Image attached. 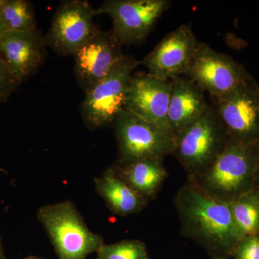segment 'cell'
<instances>
[{
	"label": "cell",
	"mask_w": 259,
	"mask_h": 259,
	"mask_svg": "<svg viewBox=\"0 0 259 259\" xmlns=\"http://www.w3.org/2000/svg\"><path fill=\"white\" fill-rule=\"evenodd\" d=\"M232 257L233 259H259V233L242 238Z\"/></svg>",
	"instance_id": "44dd1931"
},
{
	"label": "cell",
	"mask_w": 259,
	"mask_h": 259,
	"mask_svg": "<svg viewBox=\"0 0 259 259\" xmlns=\"http://www.w3.org/2000/svg\"><path fill=\"white\" fill-rule=\"evenodd\" d=\"M235 226L241 238L259 233V192L248 191L230 202Z\"/></svg>",
	"instance_id": "ac0fdd59"
},
{
	"label": "cell",
	"mask_w": 259,
	"mask_h": 259,
	"mask_svg": "<svg viewBox=\"0 0 259 259\" xmlns=\"http://www.w3.org/2000/svg\"><path fill=\"white\" fill-rule=\"evenodd\" d=\"M94 182L97 193L117 215L125 217L141 212L149 202L117 176L112 167L101 177H95Z\"/></svg>",
	"instance_id": "2e32d148"
},
{
	"label": "cell",
	"mask_w": 259,
	"mask_h": 259,
	"mask_svg": "<svg viewBox=\"0 0 259 259\" xmlns=\"http://www.w3.org/2000/svg\"><path fill=\"white\" fill-rule=\"evenodd\" d=\"M185 76L204 93H208L211 100L223 98L257 85L239 63L202 42H199L194 60Z\"/></svg>",
	"instance_id": "8992f818"
},
{
	"label": "cell",
	"mask_w": 259,
	"mask_h": 259,
	"mask_svg": "<svg viewBox=\"0 0 259 259\" xmlns=\"http://www.w3.org/2000/svg\"><path fill=\"white\" fill-rule=\"evenodd\" d=\"M139 65L134 56H124L103 79L85 93L80 107L85 125L97 129L115 122L125 107L133 72Z\"/></svg>",
	"instance_id": "5b68a950"
},
{
	"label": "cell",
	"mask_w": 259,
	"mask_h": 259,
	"mask_svg": "<svg viewBox=\"0 0 259 259\" xmlns=\"http://www.w3.org/2000/svg\"><path fill=\"white\" fill-rule=\"evenodd\" d=\"M259 145L230 139L202 176L195 182L206 192L223 202H233L254 189Z\"/></svg>",
	"instance_id": "7a4b0ae2"
},
{
	"label": "cell",
	"mask_w": 259,
	"mask_h": 259,
	"mask_svg": "<svg viewBox=\"0 0 259 259\" xmlns=\"http://www.w3.org/2000/svg\"><path fill=\"white\" fill-rule=\"evenodd\" d=\"M204 94L187 76L171 80L168 122L175 138L208 110L210 105Z\"/></svg>",
	"instance_id": "9a60e30c"
},
{
	"label": "cell",
	"mask_w": 259,
	"mask_h": 259,
	"mask_svg": "<svg viewBox=\"0 0 259 259\" xmlns=\"http://www.w3.org/2000/svg\"><path fill=\"white\" fill-rule=\"evenodd\" d=\"M114 125L118 146L116 163L127 164L146 158H164L174 152L173 134L125 109L117 116Z\"/></svg>",
	"instance_id": "52a82bcc"
},
{
	"label": "cell",
	"mask_w": 259,
	"mask_h": 259,
	"mask_svg": "<svg viewBox=\"0 0 259 259\" xmlns=\"http://www.w3.org/2000/svg\"><path fill=\"white\" fill-rule=\"evenodd\" d=\"M45 36L32 31H5L0 38V56L17 81L22 83L33 76L47 57Z\"/></svg>",
	"instance_id": "5bb4252c"
},
{
	"label": "cell",
	"mask_w": 259,
	"mask_h": 259,
	"mask_svg": "<svg viewBox=\"0 0 259 259\" xmlns=\"http://www.w3.org/2000/svg\"><path fill=\"white\" fill-rule=\"evenodd\" d=\"M96 9L86 0L59 4L45 36L47 46L59 56H74L93 35Z\"/></svg>",
	"instance_id": "9c48e42d"
},
{
	"label": "cell",
	"mask_w": 259,
	"mask_h": 259,
	"mask_svg": "<svg viewBox=\"0 0 259 259\" xmlns=\"http://www.w3.org/2000/svg\"><path fill=\"white\" fill-rule=\"evenodd\" d=\"M0 259H4L3 258V255L1 254V252H0Z\"/></svg>",
	"instance_id": "4316f807"
},
{
	"label": "cell",
	"mask_w": 259,
	"mask_h": 259,
	"mask_svg": "<svg viewBox=\"0 0 259 259\" xmlns=\"http://www.w3.org/2000/svg\"><path fill=\"white\" fill-rule=\"evenodd\" d=\"M122 44L111 31L96 28L86 44L74 54V74L86 93L107 76L123 58Z\"/></svg>",
	"instance_id": "7c38bea8"
},
{
	"label": "cell",
	"mask_w": 259,
	"mask_h": 259,
	"mask_svg": "<svg viewBox=\"0 0 259 259\" xmlns=\"http://www.w3.org/2000/svg\"><path fill=\"white\" fill-rule=\"evenodd\" d=\"M161 157L146 158L127 164L112 166L116 175L140 195L154 199L168 177Z\"/></svg>",
	"instance_id": "e0dca14e"
},
{
	"label": "cell",
	"mask_w": 259,
	"mask_h": 259,
	"mask_svg": "<svg viewBox=\"0 0 259 259\" xmlns=\"http://www.w3.org/2000/svg\"><path fill=\"white\" fill-rule=\"evenodd\" d=\"M5 31L4 26H3V23H2L1 18H0V38H1L2 35H3Z\"/></svg>",
	"instance_id": "cb8c5ba5"
},
{
	"label": "cell",
	"mask_w": 259,
	"mask_h": 259,
	"mask_svg": "<svg viewBox=\"0 0 259 259\" xmlns=\"http://www.w3.org/2000/svg\"><path fill=\"white\" fill-rule=\"evenodd\" d=\"M214 111L230 139L259 145V88L250 87L212 100Z\"/></svg>",
	"instance_id": "8fae6325"
},
{
	"label": "cell",
	"mask_w": 259,
	"mask_h": 259,
	"mask_svg": "<svg viewBox=\"0 0 259 259\" xmlns=\"http://www.w3.org/2000/svg\"><path fill=\"white\" fill-rule=\"evenodd\" d=\"M1 248H2V239H1V237H0V252H1Z\"/></svg>",
	"instance_id": "484cf974"
},
{
	"label": "cell",
	"mask_w": 259,
	"mask_h": 259,
	"mask_svg": "<svg viewBox=\"0 0 259 259\" xmlns=\"http://www.w3.org/2000/svg\"><path fill=\"white\" fill-rule=\"evenodd\" d=\"M173 203L184 236L200 245L212 259L232 257L241 238L230 203L213 197L190 180L175 194Z\"/></svg>",
	"instance_id": "6da1fadb"
},
{
	"label": "cell",
	"mask_w": 259,
	"mask_h": 259,
	"mask_svg": "<svg viewBox=\"0 0 259 259\" xmlns=\"http://www.w3.org/2000/svg\"><path fill=\"white\" fill-rule=\"evenodd\" d=\"M20 84L0 56V103L8 102Z\"/></svg>",
	"instance_id": "7402d4cb"
},
{
	"label": "cell",
	"mask_w": 259,
	"mask_h": 259,
	"mask_svg": "<svg viewBox=\"0 0 259 259\" xmlns=\"http://www.w3.org/2000/svg\"><path fill=\"white\" fill-rule=\"evenodd\" d=\"M171 4L169 0H106L96 13L111 18L112 33L122 45H137Z\"/></svg>",
	"instance_id": "ba28073f"
},
{
	"label": "cell",
	"mask_w": 259,
	"mask_h": 259,
	"mask_svg": "<svg viewBox=\"0 0 259 259\" xmlns=\"http://www.w3.org/2000/svg\"><path fill=\"white\" fill-rule=\"evenodd\" d=\"M24 259H42V258H37V257H35V256H30V257H28V258H25Z\"/></svg>",
	"instance_id": "d4e9b609"
},
{
	"label": "cell",
	"mask_w": 259,
	"mask_h": 259,
	"mask_svg": "<svg viewBox=\"0 0 259 259\" xmlns=\"http://www.w3.org/2000/svg\"><path fill=\"white\" fill-rule=\"evenodd\" d=\"M230 138L210 105L203 115L175 137L172 156L180 162L187 180L202 176L226 147Z\"/></svg>",
	"instance_id": "3957f363"
},
{
	"label": "cell",
	"mask_w": 259,
	"mask_h": 259,
	"mask_svg": "<svg viewBox=\"0 0 259 259\" xmlns=\"http://www.w3.org/2000/svg\"><path fill=\"white\" fill-rule=\"evenodd\" d=\"M199 42L191 24H184L167 34L140 62L146 66L148 74L172 80L187 72Z\"/></svg>",
	"instance_id": "30bf717a"
},
{
	"label": "cell",
	"mask_w": 259,
	"mask_h": 259,
	"mask_svg": "<svg viewBox=\"0 0 259 259\" xmlns=\"http://www.w3.org/2000/svg\"><path fill=\"white\" fill-rule=\"evenodd\" d=\"M97 259H150L146 244L139 240L103 243L97 251Z\"/></svg>",
	"instance_id": "ffe728a7"
},
{
	"label": "cell",
	"mask_w": 259,
	"mask_h": 259,
	"mask_svg": "<svg viewBox=\"0 0 259 259\" xmlns=\"http://www.w3.org/2000/svg\"><path fill=\"white\" fill-rule=\"evenodd\" d=\"M170 93L171 80L148 73L134 75L127 88L124 109L172 134L168 122Z\"/></svg>",
	"instance_id": "4fadbf2b"
},
{
	"label": "cell",
	"mask_w": 259,
	"mask_h": 259,
	"mask_svg": "<svg viewBox=\"0 0 259 259\" xmlns=\"http://www.w3.org/2000/svg\"><path fill=\"white\" fill-rule=\"evenodd\" d=\"M0 18L5 31L26 32L37 29L35 10L28 0H0Z\"/></svg>",
	"instance_id": "d6986e66"
},
{
	"label": "cell",
	"mask_w": 259,
	"mask_h": 259,
	"mask_svg": "<svg viewBox=\"0 0 259 259\" xmlns=\"http://www.w3.org/2000/svg\"><path fill=\"white\" fill-rule=\"evenodd\" d=\"M37 216L59 259H86L104 243L101 236L89 229L71 201L42 206Z\"/></svg>",
	"instance_id": "277c9868"
},
{
	"label": "cell",
	"mask_w": 259,
	"mask_h": 259,
	"mask_svg": "<svg viewBox=\"0 0 259 259\" xmlns=\"http://www.w3.org/2000/svg\"><path fill=\"white\" fill-rule=\"evenodd\" d=\"M254 189L259 192V158L257 163L256 171H255Z\"/></svg>",
	"instance_id": "603a6c76"
}]
</instances>
